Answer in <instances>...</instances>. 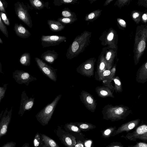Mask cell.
Segmentation results:
<instances>
[{
    "label": "cell",
    "mask_w": 147,
    "mask_h": 147,
    "mask_svg": "<svg viewBox=\"0 0 147 147\" xmlns=\"http://www.w3.org/2000/svg\"><path fill=\"white\" fill-rule=\"evenodd\" d=\"M103 119L112 121L124 119L132 113L129 107L124 105L107 104L102 109Z\"/></svg>",
    "instance_id": "cell-1"
},
{
    "label": "cell",
    "mask_w": 147,
    "mask_h": 147,
    "mask_svg": "<svg viewBox=\"0 0 147 147\" xmlns=\"http://www.w3.org/2000/svg\"><path fill=\"white\" fill-rule=\"evenodd\" d=\"M88 33L84 31L77 36L70 45L66 53L68 59L71 60L82 52L88 43Z\"/></svg>",
    "instance_id": "cell-2"
},
{
    "label": "cell",
    "mask_w": 147,
    "mask_h": 147,
    "mask_svg": "<svg viewBox=\"0 0 147 147\" xmlns=\"http://www.w3.org/2000/svg\"><path fill=\"white\" fill-rule=\"evenodd\" d=\"M61 96V94L58 95L52 102L48 104L35 115L37 121L42 125L45 126L48 124Z\"/></svg>",
    "instance_id": "cell-3"
},
{
    "label": "cell",
    "mask_w": 147,
    "mask_h": 147,
    "mask_svg": "<svg viewBox=\"0 0 147 147\" xmlns=\"http://www.w3.org/2000/svg\"><path fill=\"white\" fill-rule=\"evenodd\" d=\"M14 8L19 19L30 28H32L33 25L32 20L26 6L23 2L18 1L14 4Z\"/></svg>",
    "instance_id": "cell-4"
},
{
    "label": "cell",
    "mask_w": 147,
    "mask_h": 147,
    "mask_svg": "<svg viewBox=\"0 0 147 147\" xmlns=\"http://www.w3.org/2000/svg\"><path fill=\"white\" fill-rule=\"evenodd\" d=\"M35 60L39 68L44 75L53 81L56 82L57 69L49 65L42 60L38 57H35Z\"/></svg>",
    "instance_id": "cell-5"
},
{
    "label": "cell",
    "mask_w": 147,
    "mask_h": 147,
    "mask_svg": "<svg viewBox=\"0 0 147 147\" xmlns=\"http://www.w3.org/2000/svg\"><path fill=\"white\" fill-rule=\"evenodd\" d=\"M95 61L90 59L82 63L76 68V71L82 76L91 78L94 75Z\"/></svg>",
    "instance_id": "cell-6"
},
{
    "label": "cell",
    "mask_w": 147,
    "mask_h": 147,
    "mask_svg": "<svg viewBox=\"0 0 147 147\" xmlns=\"http://www.w3.org/2000/svg\"><path fill=\"white\" fill-rule=\"evenodd\" d=\"M128 139L135 141L139 139L144 141H147V125L143 124L137 127L131 133H129L125 137Z\"/></svg>",
    "instance_id": "cell-7"
},
{
    "label": "cell",
    "mask_w": 147,
    "mask_h": 147,
    "mask_svg": "<svg viewBox=\"0 0 147 147\" xmlns=\"http://www.w3.org/2000/svg\"><path fill=\"white\" fill-rule=\"evenodd\" d=\"M79 97L86 109L91 112L94 113L96 108L97 102L93 96L87 92L82 90Z\"/></svg>",
    "instance_id": "cell-8"
},
{
    "label": "cell",
    "mask_w": 147,
    "mask_h": 147,
    "mask_svg": "<svg viewBox=\"0 0 147 147\" xmlns=\"http://www.w3.org/2000/svg\"><path fill=\"white\" fill-rule=\"evenodd\" d=\"M13 78L19 84H25L28 86L30 82L36 81L37 78L28 73L23 70H16L13 73Z\"/></svg>",
    "instance_id": "cell-9"
},
{
    "label": "cell",
    "mask_w": 147,
    "mask_h": 147,
    "mask_svg": "<svg viewBox=\"0 0 147 147\" xmlns=\"http://www.w3.org/2000/svg\"><path fill=\"white\" fill-rule=\"evenodd\" d=\"M66 39L65 36L57 35H42L40 38L43 48L58 45L62 42H66Z\"/></svg>",
    "instance_id": "cell-10"
},
{
    "label": "cell",
    "mask_w": 147,
    "mask_h": 147,
    "mask_svg": "<svg viewBox=\"0 0 147 147\" xmlns=\"http://www.w3.org/2000/svg\"><path fill=\"white\" fill-rule=\"evenodd\" d=\"M34 98H29L27 96L26 91H22L21 95L19 110L18 114L22 116L26 111L30 110L34 103Z\"/></svg>",
    "instance_id": "cell-11"
},
{
    "label": "cell",
    "mask_w": 147,
    "mask_h": 147,
    "mask_svg": "<svg viewBox=\"0 0 147 147\" xmlns=\"http://www.w3.org/2000/svg\"><path fill=\"white\" fill-rule=\"evenodd\" d=\"M12 111V107L9 111H8V108H7L1 118L0 120V139L7 133L11 118Z\"/></svg>",
    "instance_id": "cell-12"
},
{
    "label": "cell",
    "mask_w": 147,
    "mask_h": 147,
    "mask_svg": "<svg viewBox=\"0 0 147 147\" xmlns=\"http://www.w3.org/2000/svg\"><path fill=\"white\" fill-rule=\"evenodd\" d=\"M102 84V86L96 87L95 89L98 96L102 98L108 97L114 98V89L112 83Z\"/></svg>",
    "instance_id": "cell-13"
},
{
    "label": "cell",
    "mask_w": 147,
    "mask_h": 147,
    "mask_svg": "<svg viewBox=\"0 0 147 147\" xmlns=\"http://www.w3.org/2000/svg\"><path fill=\"white\" fill-rule=\"evenodd\" d=\"M140 121L139 119L132 120L123 124L115 130L112 135L114 136L123 132H128L137 126Z\"/></svg>",
    "instance_id": "cell-14"
},
{
    "label": "cell",
    "mask_w": 147,
    "mask_h": 147,
    "mask_svg": "<svg viewBox=\"0 0 147 147\" xmlns=\"http://www.w3.org/2000/svg\"><path fill=\"white\" fill-rule=\"evenodd\" d=\"M116 71V65L110 69L105 70L102 74L99 81H102V84L111 83L115 76Z\"/></svg>",
    "instance_id": "cell-15"
},
{
    "label": "cell",
    "mask_w": 147,
    "mask_h": 147,
    "mask_svg": "<svg viewBox=\"0 0 147 147\" xmlns=\"http://www.w3.org/2000/svg\"><path fill=\"white\" fill-rule=\"evenodd\" d=\"M136 80L138 83L144 84L147 82V62L138 69L136 74Z\"/></svg>",
    "instance_id": "cell-16"
},
{
    "label": "cell",
    "mask_w": 147,
    "mask_h": 147,
    "mask_svg": "<svg viewBox=\"0 0 147 147\" xmlns=\"http://www.w3.org/2000/svg\"><path fill=\"white\" fill-rule=\"evenodd\" d=\"M58 55L57 53L55 50H48L42 53L40 57L46 62L52 64L57 58Z\"/></svg>",
    "instance_id": "cell-17"
},
{
    "label": "cell",
    "mask_w": 147,
    "mask_h": 147,
    "mask_svg": "<svg viewBox=\"0 0 147 147\" xmlns=\"http://www.w3.org/2000/svg\"><path fill=\"white\" fill-rule=\"evenodd\" d=\"M13 30L17 36L22 38H28L31 35L29 31L21 24H15Z\"/></svg>",
    "instance_id": "cell-18"
},
{
    "label": "cell",
    "mask_w": 147,
    "mask_h": 147,
    "mask_svg": "<svg viewBox=\"0 0 147 147\" xmlns=\"http://www.w3.org/2000/svg\"><path fill=\"white\" fill-rule=\"evenodd\" d=\"M107 69L105 59L103 58H101L98 63L96 69L94 73L95 79L99 81L102 72Z\"/></svg>",
    "instance_id": "cell-19"
},
{
    "label": "cell",
    "mask_w": 147,
    "mask_h": 147,
    "mask_svg": "<svg viewBox=\"0 0 147 147\" xmlns=\"http://www.w3.org/2000/svg\"><path fill=\"white\" fill-rule=\"evenodd\" d=\"M61 138V141L66 147H75L76 144L75 138L69 134H64Z\"/></svg>",
    "instance_id": "cell-20"
},
{
    "label": "cell",
    "mask_w": 147,
    "mask_h": 147,
    "mask_svg": "<svg viewBox=\"0 0 147 147\" xmlns=\"http://www.w3.org/2000/svg\"><path fill=\"white\" fill-rule=\"evenodd\" d=\"M47 24L51 30L54 32L60 31L64 29L65 28V26L63 24L54 20H48Z\"/></svg>",
    "instance_id": "cell-21"
},
{
    "label": "cell",
    "mask_w": 147,
    "mask_h": 147,
    "mask_svg": "<svg viewBox=\"0 0 147 147\" xmlns=\"http://www.w3.org/2000/svg\"><path fill=\"white\" fill-rule=\"evenodd\" d=\"M29 1L31 7L35 9L40 10L45 7L49 8V4L48 2H45L39 0H29Z\"/></svg>",
    "instance_id": "cell-22"
},
{
    "label": "cell",
    "mask_w": 147,
    "mask_h": 147,
    "mask_svg": "<svg viewBox=\"0 0 147 147\" xmlns=\"http://www.w3.org/2000/svg\"><path fill=\"white\" fill-rule=\"evenodd\" d=\"M42 141V147H60L53 140L46 135L40 134Z\"/></svg>",
    "instance_id": "cell-23"
},
{
    "label": "cell",
    "mask_w": 147,
    "mask_h": 147,
    "mask_svg": "<svg viewBox=\"0 0 147 147\" xmlns=\"http://www.w3.org/2000/svg\"><path fill=\"white\" fill-rule=\"evenodd\" d=\"M73 123L82 131H88L96 127V126L93 124L86 122H75Z\"/></svg>",
    "instance_id": "cell-24"
},
{
    "label": "cell",
    "mask_w": 147,
    "mask_h": 147,
    "mask_svg": "<svg viewBox=\"0 0 147 147\" xmlns=\"http://www.w3.org/2000/svg\"><path fill=\"white\" fill-rule=\"evenodd\" d=\"M114 83V91L116 93L123 92L122 84L121 80L118 76H115L112 80Z\"/></svg>",
    "instance_id": "cell-25"
},
{
    "label": "cell",
    "mask_w": 147,
    "mask_h": 147,
    "mask_svg": "<svg viewBox=\"0 0 147 147\" xmlns=\"http://www.w3.org/2000/svg\"><path fill=\"white\" fill-rule=\"evenodd\" d=\"M31 57L29 53H25L21 56L19 61L22 65L25 66H29L31 64Z\"/></svg>",
    "instance_id": "cell-26"
},
{
    "label": "cell",
    "mask_w": 147,
    "mask_h": 147,
    "mask_svg": "<svg viewBox=\"0 0 147 147\" xmlns=\"http://www.w3.org/2000/svg\"><path fill=\"white\" fill-rule=\"evenodd\" d=\"M61 15L63 17L77 18L76 15L74 12L71 11L67 7H65L61 11Z\"/></svg>",
    "instance_id": "cell-27"
},
{
    "label": "cell",
    "mask_w": 147,
    "mask_h": 147,
    "mask_svg": "<svg viewBox=\"0 0 147 147\" xmlns=\"http://www.w3.org/2000/svg\"><path fill=\"white\" fill-rule=\"evenodd\" d=\"M77 3V0H54L53 2L54 5L57 6L63 4H75Z\"/></svg>",
    "instance_id": "cell-28"
},
{
    "label": "cell",
    "mask_w": 147,
    "mask_h": 147,
    "mask_svg": "<svg viewBox=\"0 0 147 147\" xmlns=\"http://www.w3.org/2000/svg\"><path fill=\"white\" fill-rule=\"evenodd\" d=\"M77 20V18L61 17L58 18L57 21L65 24H71L75 22Z\"/></svg>",
    "instance_id": "cell-29"
},
{
    "label": "cell",
    "mask_w": 147,
    "mask_h": 147,
    "mask_svg": "<svg viewBox=\"0 0 147 147\" xmlns=\"http://www.w3.org/2000/svg\"><path fill=\"white\" fill-rule=\"evenodd\" d=\"M115 127H111L108 128L102 132V136L105 138H108L112 136V134L116 130Z\"/></svg>",
    "instance_id": "cell-30"
},
{
    "label": "cell",
    "mask_w": 147,
    "mask_h": 147,
    "mask_svg": "<svg viewBox=\"0 0 147 147\" xmlns=\"http://www.w3.org/2000/svg\"><path fill=\"white\" fill-rule=\"evenodd\" d=\"M65 127L70 131L79 133L81 132V129L73 122H70L65 124Z\"/></svg>",
    "instance_id": "cell-31"
},
{
    "label": "cell",
    "mask_w": 147,
    "mask_h": 147,
    "mask_svg": "<svg viewBox=\"0 0 147 147\" xmlns=\"http://www.w3.org/2000/svg\"><path fill=\"white\" fill-rule=\"evenodd\" d=\"M0 30L6 37L8 38V34L7 28L2 22L0 15Z\"/></svg>",
    "instance_id": "cell-32"
},
{
    "label": "cell",
    "mask_w": 147,
    "mask_h": 147,
    "mask_svg": "<svg viewBox=\"0 0 147 147\" xmlns=\"http://www.w3.org/2000/svg\"><path fill=\"white\" fill-rule=\"evenodd\" d=\"M7 85L8 84H4L3 86H0V103L5 96Z\"/></svg>",
    "instance_id": "cell-33"
},
{
    "label": "cell",
    "mask_w": 147,
    "mask_h": 147,
    "mask_svg": "<svg viewBox=\"0 0 147 147\" xmlns=\"http://www.w3.org/2000/svg\"><path fill=\"white\" fill-rule=\"evenodd\" d=\"M40 143V134L37 133L36 134L33 140V144L35 147H38Z\"/></svg>",
    "instance_id": "cell-34"
},
{
    "label": "cell",
    "mask_w": 147,
    "mask_h": 147,
    "mask_svg": "<svg viewBox=\"0 0 147 147\" xmlns=\"http://www.w3.org/2000/svg\"><path fill=\"white\" fill-rule=\"evenodd\" d=\"M0 13L1 19L4 23L7 26H10L9 20L5 13L1 12H0Z\"/></svg>",
    "instance_id": "cell-35"
},
{
    "label": "cell",
    "mask_w": 147,
    "mask_h": 147,
    "mask_svg": "<svg viewBox=\"0 0 147 147\" xmlns=\"http://www.w3.org/2000/svg\"><path fill=\"white\" fill-rule=\"evenodd\" d=\"M146 47V43L144 40L141 41L138 44V49L139 52H142L145 49Z\"/></svg>",
    "instance_id": "cell-36"
},
{
    "label": "cell",
    "mask_w": 147,
    "mask_h": 147,
    "mask_svg": "<svg viewBox=\"0 0 147 147\" xmlns=\"http://www.w3.org/2000/svg\"><path fill=\"white\" fill-rule=\"evenodd\" d=\"M5 1H4L0 0V11L1 12L5 13H6L5 7H7L5 5H7V4H6L5 3H5Z\"/></svg>",
    "instance_id": "cell-37"
},
{
    "label": "cell",
    "mask_w": 147,
    "mask_h": 147,
    "mask_svg": "<svg viewBox=\"0 0 147 147\" xmlns=\"http://www.w3.org/2000/svg\"><path fill=\"white\" fill-rule=\"evenodd\" d=\"M128 147H147V144L146 142H139L133 146H129Z\"/></svg>",
    "instance_id": "cell-38"
},
{
    "label": "cell",
    "mask_w": 147,
    "mask_h": 147,
    "mask_svg": "<svg viewBox=\"0 0 147 147\" xmlns=\"http://www.w3.org/2000/svg\"><path fill=\"white\" fill-rule=\"evenodd\" d=\"M16 143L13 141L6 143L3 145L1 147H16Z\"/></svg>",
    "instance_id": "cell-39"
},
{
    "label": "cell",
    "mask_w": 147,
    "mask_h": 147,
    "mask_svg": "<svg viewBox=\"0 0 147 147\" xmlns=\"http://www.w3.org/2000/svg\"><path fill=\"white\" fill-rule=\"evenodd\" d=\"M75 147H85L83 143L79 141H78L77 143H76L75 146Z\"/></svg>",
    "instance_id": "cell-40"
},
{
    "label": "cell",
    "mask_w": 147,
    "mask_h": 147,
    "mask_svg": "<svg viewBox=\"0 0 147 147\" xmlns=\"http://www.w3.org/2000/svg\"><path fill=\"white\" fill-rule=\"evenodd\" d=\"M113 37V34L112 32L110 33L107 37V39L109 41H111L112 40Z\"/></svg>",
    "instance_id": "cell-41"
},
{
    "label": "cell",
    "mask_w": 147,
    "mask_h": 147,
    "mask_svg": "<svg viewBox=\"0 0 147 147\" xmlns=\"http://www.w3.org/2000/svg\"><path fill=\"white\" fill-rule=\"evenodd\" d=\"M139 16V14L137 12H135L132 15L133 17L135 19L138 18Z\"/></svg>",
    "instance_id": "cell-42"
},
{
    "label": "cell",
    "mask_w": 147,
    "mask_h": 147,
    "mask_svg": "<svg viewBox=\"0 0 147 147\" xmlns=\"http://www.w3.org/2000/svg\"><path fill=\"white\" fill-rule=\"evenodd\" d=\"M106 147H123L121 145L117 144L112 145Z\"/></svg>",
    "instance_id": "cell-43"
},
{
    "label": "cell",
    "mask_w": 147,
    "mask_h": 147,
    "mask_svg": "<svg viewBox=\"0 0 147 147\" xmlns=\"http://www.w3.org/2000/svg\"><path fill=\"white\" fill-rule=\"evenodd\" d=\"M119 23L122 25H124L125 24V22L123 20L120 19L119 21Z\"/></svg>",
    "instance_id": "cell-44"
},
{
    "label": "cell",
    "mask_w": 147,
    "mask_h": 147,
    "mask_svg": "<svg viewBox=\"0 0 147 147\" xmlns=\"http://www.w3.org/2000/svg\"><path fill=\"white\" fill-rule=\"evenodd\" d=\"M147 14H146L144 13L143 15L142 16V18L144 20H146L147 19Z\"/></svg>",
    "instance_id": "cell-45"
},
{
    "label": "cell",
    "mask_w": 147,
    "mask_h": 147,
    "mask_svg": "<svg viewBox=\"0 0 147 147\" xmlns=\"http://www.w3.org/2000/svg\"><path fill=\"white\" fill-rule=\"evenodd\" d=\"M2 74H3V73L2 71V65L0 61V75Z\"/></svg>",
    "instance_id": "cell-46"
},
{
    "label": "cell",
    "mask_w": 147,
    "mask_h": 147,
    "mask_svg": "<svg viewBox=\"0 0 147 147\" xmlns=\"http://www.w3.org/2000/svg\"><path fill=\"white\" fill-rule=\"evenodd\" d=\"M21 147H30V146L29 144L26 143L24 144Z\"/></svg>",
    "instance_id": "cell-47"
},
{
    "label": "cell",
    "mask_w": 147,
    "mask_h": 147,
    "mask_svg": "<svg viewBox=\"0 0 147 147\" xmlns=\"http://www.w3.org/2000/svg\"><path fill=\"white\" fill-rule=\"evenodd\" d=\"M3 112H4V111L3 110L1 111V113L0 114V119H1V117L2 116V115L3 113Z\"/></svg>",
    "instance_id": "cell-48"
},
{
    "label": "cell",
    "mask_w": 147,
    "mask_h": 147,
    "mask_svg": "<svg viewBox=\"0 0 147 147\" xmlns=\"http://www.w3.org/2000/svg\"><path fill=\"white\" fill-rule=\"evenodd\" d=\"M3 43V41L0 38V43L2 44Z\"/></svg>",
    "instance_id": "cell-49"
}]
</instances>
